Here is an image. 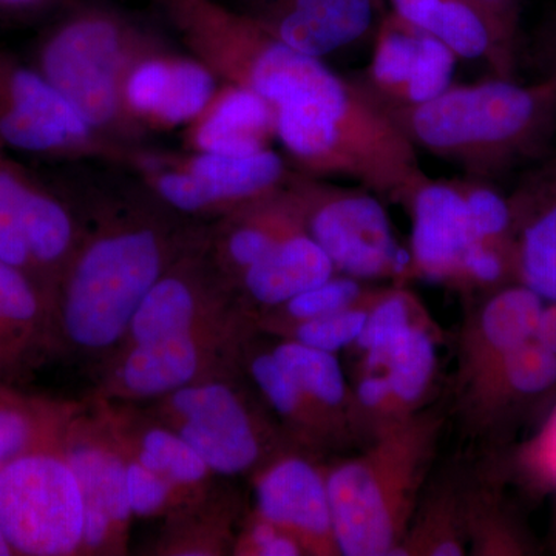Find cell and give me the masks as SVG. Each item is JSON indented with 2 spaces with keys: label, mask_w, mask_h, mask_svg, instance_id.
I'll return each instance as SVG.
<instances>
[{
  "label": "cell",
  "mask_w": 556,
  "mask_h": 556,
  "mask_svg": "<svg viewBox=\"0 0 556 556\" xmlns=\"http://www.w3.org/2000/svg\"><path fill=\"white\" fill-rule=\"evenodd\" d=\"M0 529L14 555H80L83 493L64 438L0 468Z\"/></svg>",
  "instance_id": "10"
},
{
  "label": "cell",
  "mask_w": 556,
  "mask_h": 556,
  "mask_svg": "<svg viewBox=\"0 0 556 556\" xmlns=\"http://www.w3.org/2000/svg\"><path fill=\"white\" fill-rule=\"evenodd\" d=\"M255 515L298 540L305 555H340L327 473L305 457L278 456L258 471Z\"/></svg>",
  "instance_id": "18"
},
{
  "label": "cell",
  "mask_w": 556,
  "mask_h": 556,
  "mask_svg": "<svg viewBox=\"0 0 556 556\" xmlns=\"http://www.w3.org/2000/svg\"><path fill=\"white\" fill-rule=\"evenodd\" d=\"M68 0H0V28L17 27L64 9Z\"/></svg>",
  "instance_id": "40"
},
{
  "label": "cell",
  "mask_w": 556,
  "mask_h": 556,
  "mask_svg": "<svg viewBox=\"0 0 556 556\" xmlns=\"http://www.w3.org/2000/svg\"><path fill=\"white\" fill-rule=\"evenodd\" d=\"M276 138L273 105L254 91L219 84L207 108L186 126L189 152L247 156L269 149Z\"/></svg>",
  "instance_id": "24"
},
{
  "label": "cell",
  "mask_w": 556,
  "mask_h": 556,
  "mask_svg": "<svg viewBox=\"0 0 556 556\" xmlns=\"http://www.w3.org/2000/svg\"><path fill=\"white\" fill-rule=\"evenodd\" d=\"M287 188L298 204L303 230L324 249L336 273L362 281L412 276L409 251L399 244L376 193L298 170L289 175Z\"/></svg>",
  "instance_id": "9"
},
{
  "label": "cell",
  "mask_w": 556,
  "mask_h": 556,
  "mask_svg": "<svg viewBox=\"0 0 556 556\" xmlns=\"http://www.w3.org/2000/svg\"><path fill=\"white\" fill-rule=\"evenodd\" d=\"M379 0H240L248 14L270 35L308 56L334 53L364 38Z\"/></svg>",
  "instance_id": "19"
},
{
  "label": "cell",
  "mask_w": 556,
  "mask_h": 556,
  "mask_svg": "<svg viewBox=\"0 0 556 556\" xmlns=\"http://www.w3.org/2000/svg\"><path fill=\"white\" fill-rule=\"evenodd\" d=\"M185 218L146 189L101 200L90 222H79L78 244L58 287V342L86 354L113 353L150 288L206 232Z\"/></svg>",
  "instance_id": "1"
},
{
  "label": "cell",
  "mask_w": 556,
  "mask_h": 556,
  "mask_svg": "<svg viewBox=\"0 0 556 556\" xmlns=\"http://www.w3.org/2000/svg\"><path fill=\"white\" fill-rule=\"evenodd\" d=\"M127 493L131 514L138 518L170 517L203 496L190 495L169 479L126 456Z\"/></svg>",
  "instance_id": "35"
},
{
  "label": "cell",
  "mask_w": 556,
  "mask_h": 556,
  "mask_svg": "<svg viewBox=\"0 0 556 556\" xmlns=\"http://www.w3.org/2000/svg\"><path fill=\"white\" fill-rule=\"evenodd\" d=\"M269 350L295 380L328 437H334L353 405L336 354L289 339L278 340Z\"/></svg>",
  "instance_id": "29"
},
{
  "label": "cell",
  "mask_w": 556,
  "mask_h": 556,
  "mask_svg": "<svg viewBox=\"0 0 556 556\" xmlns=\"http://www.w3.org/2000/svg\"><path fill=\"white\" fill-rule=\"evenodd\" d=\"M97 399L124 455L169 479L190 495H206L214 473L185 439L148 412L139 413L124 402Z\"/></svg>",
  "instance_id": "22"
},
{
  "label": "cell",
  "mask_w": 556,
  "mask_h": 556,
  "mask_svg": "<svg viewBox=\"0 0 556 556\" xmlns=\"http://www.w3.org/2000/svg\"><path fill=\"white\" fill-rule=\"evenodd\" d=\"M439 420L409 415L379 427L367 452L327 471L340 555H396L407 540Z\"/></svg>",
  "instance_id": "4"
},
{
  "label": "cell",
  "mask_w": 556,
  "mask_h": 556,
  "mask_svg": "<svg viewBox=\"0 0 556 556\" xmlns=\"http://www.w3.org/2000/svg\"><path fill=\"white\" fill-rule=\"evenodd\" d=\"M299 230H303L302 217L285 185L229 212L207 228V254L218 273L237 289L251 266Z\"/></svg>",
  "instance_id": "20"
},
{
  "label": "cell",
  "mask_w": 556,
  "mask_h": 556,
  "mask_svg": "<svg viewBox=\"0 0 556 556\" xmlns=\"http://www.w3.org/2000/svg\"><path fill=\"white\" fill-rule=\"evenodd\" d=\"M14 555L13 548L10 547L9 541L3 536L2 529H0V556Z\"/></svg>",
  "instance_id": "42"
},
{
  "label": "cell",
  "mask_w": 556,
  "mask_h": 556,
  "mask_svg": "<svg viewBox=\"0 0 556 556\" xmlns=\"http://www.w3.org/2000/svg\"><path fill=\"white\" fill-rule=\"evenodd\" d=\"M206 233L207 228L150 288L135 311L119 346L192 331L249 313L239 291L208 257Z\"/></svg>",
  "instance_id": "15"
},
{
  "label": "cell",
  "mask_w": 556,
  "mask_h": 556,
  "mask_svg": "<svg viewBox=\"0 0 556 556\" xmlns=\"http://www.w3.org/2000/svg\"><path fill=\"white\" fill-rule=\"evenodd\" d=\"M378 294L379 292H369L367 298L351 308L289 325V327L277 331L276 334L281 339L295 340L303 345L328 351V353H339L346 346L354 345L364 328L365 320H367L368 311Z\"/></svg>",
  "instance_id": "34"
},
{
  "label": "cell",
  "mask_w": 556,
  "mask_h": 556,
  "mask_svg": "<svg viewBox=\"0 0 556 556\" xmlns=\"http://www.w3.org/2000/svg\"><path fill=\"white\" fill-rule=\"evenodd\" d=\"M456 61L445 43L390 11L380 21L361 84L382 108H413L452 86Z\"/></svg>",
  "instance_id": "17"
},
{
  "label": "cell",
  "mask_w": 556,
  "mask_h": 556,
  "mask_svg": "<svg viewBox=\"0 0 556 556\" xmlns=\"http://www.w3.org/2000/svg\"><path fill=\"white\" fill-rule=\"evenodd\" d=\"M64 455L83 493L80 555L126 554L134 518L127 493L126 455L98 399L91 412L80 405L70 420Z\"/></svg>",
  "instance_id": "14"
},
{
  "label": "cell",
  "mask_w": 556,
  "mask_h": 556,
  "mask_svg": "<svg viewBox=\"0 0 556 556\" xmlns=\"http://www.w3.org/2000/svg\"><path fill=\"white\" fill-rule=\"evenodd\" d=\"M0 148L123 167L137 149L101 137L31 62L7 50H0Z\"/></svg>",
  "instance_id": "12"
},
{
  "label": "cell",
  "mask_w": 556,
  "mask_h": 556,
  "mask_svg": "<svg viewBox=\"0 0 556 556\" xmlns=\"http://www.w3.org/2000/svg\"><path fill=\"white\" fill-rule=\"evenodd\" d=\"M533 340L556 354V302L544 305Z\"/></svg>",
  "instance_id": "41"
},
{
  "label": "cell",
  "mask_w": 556,
  "mask_h": 556,
  "mask_svg": "<svg viewBox=\"0 0 556 556\" xmlns=\"http://www.w3.org/2000/svg\"><path fill=\"white\" fill-rule=\"evenodd\" d=\"M233 501L226 496H206L167 517L156 554L206 556L233 551Z\"/></svg>",
  "instance_id": "31"
},
{
  "label": "cell",
  "mask_w": 556,
  "mask_h": 556,
  "mask_svg": "<svg viewBox=\"0 0 556 556\" xmlns=\"http://www.w3.org/2000/svg\"><path fill=\"white\" fill-rule=\"evenodd\" d=\"M514 217L515 274L544 302H556V153L508 197Z\"/></svg>",
  "instance_id": "21"
},
{
  "label": "cell",
  "mask_w": 556,
  "mask_h": 556,
  "mask_svg": "<svg viewBox=\"0 0 556 556\" xmlns=\"http://www.w3.org/2000/svg\"><path fill=\"white\" fill-rule=\"evenodd\" d=\"M80 405L24 393L0 380V468L64 438Z\"/></svg>",
  "instance_id": "28"
},
{
  "label": "cell",
  "mask_w": 556,
  "mask_h": 556,
  "mask_svg": "<svg viewBox=\"0 0 556 556\" xmlns=\"http://www.w3.org/2000/svg\"><path fill=\"white\" fill-rule=\"evenodd\" d=\"M546 303L525 283L497 291L485 303L467 346L471 375H484L504 354L535 338Z\"/></svg>",
  "instance_id": "26"
},
{
  "label": "cell",
  "mask_w": 556,
  "mask_h": 556,
  "mask_svg": "<svg viewBox=\"0 0 556 556\" xmlns=\"http://www.w3.org/2000/svg\"><path fill=\"white\" fill-rule=\"evenodd\" d=\"M493 368L508 390L525 396L544 393L556 383V354L533 339L508 351Z\"/></svg>",
  "instance_id": "36"
},
{
  "label": "cell",
  "mask_w": 556,
  "mask_h": 556,
  "mask_svg": "<svg viewBox=\"0 0 556 556\" xmlns=\"http://www.w3.org/2000/svg\"><path fill=\"white\" fill-rule=\"evenodd\" d=\"M237 367L155 399L149 415L195 450L212 473L237 477L276 459L280 437L236 380Z\"/></svg>",
  "instance_id": "8"
},
{
  "label": "cell",
  "mask_w": 556,
  "mask_h": 556,
  "mask_svg": "<svg viewBox=\"0 0 556 556\" xmlns=\"http://www.w3.org/2000/svg\"><path fill=\"white\" fill-rule=\"evenodd\" d=\"M555 33H556V22H555Z\"/></svg>",
  "instance_id": "43"
},
{
  "label": "cell",
  "mask_w": 556,
  "mask_h": 556,
  "mask_svg": "<svg viewBox=\"0 0 556 556\" xmlns=\"http://www.w3.org/2000/svg\"><path fill=\"white\" fill-rule=\"evenodd\" d=\"M127 169L138 175L142 188L182 217L215 219L283 188L292 172L273 149L230 156L137 148Z\"/></svg>",
  "instance_id": "11"
},
{
  "label": "cell",
  "mask_w": 556,
  "mask_h": 556,
  "mask_svg": "<svg viewBox=\"0 0 556 556\" xmlns=\"http://www.w3.org/2000/svg\"><path fill=\"white\" fill-rule=\"evenodd\" d=\"M416 149L466 172L500 177L540 159L556 134V65L533 84L495 78L452 86L413 108H383Z\"/></svg>",
  "instance_id": "3"
},
{
  "label": "cell",
  "mask_w": 556,
  "mask_h": 556,
  "mask_svg": "<svg viewBox=\"0 0 556 556\" xmlns=\"http://www.w3.org/2000/svg\"><path fill=\"white\" fill-rule=\"evenodd\" d=\"M412 212V276L453 287H495L515 273L508 199L478 178L428 179Z\"/></svg>",
  "instance_id": "5"
},
{
  "label": "cell",
  "mask_w": 556,
  "mask_h": 556,
  "mask_svg": "<svg viewBox=\"0 0 556 556\" xmlns=\"http://www.w3.org/2000/svg\"><path fill=\"white\" fill-rule=\"evenodd\" d=\"M489 24L493 50L489 65L495 78L514 79L517 68L521 0H470Z\"/></svg>",
  "instance_id": "38"
},
{
  "label": "cell",
  "mask_w": 556,
  "mask_h": 556,
  "mask_svg": "<svg viewBox=\"0 0 556 556\" xmlns=\"http://www.w3.org/2000/svg\"><path fill=\"white\" fill-rule=\"evenodd\" d=\"M222 80L193 56L172 53L163 40L127 68L121 89L124 115L135 137L186 127L207 108Z\"/></svg>",
  "instance_id": "16"
},
{
  "label": "cell",
  "mask_w": 556,
  "mask_h": 556,
  "mask_svg": "<svg viewBox=\"0 0 556 556\" xmlns=\"http://www.w3.org/2000/svg\"><path fill=\"white\" fill-rule=\"evenodd\" d=\"M434 369L437 348L422 324L362 354V371L380 372L386 378L396 419L415 412L433 382Z\"/></svg>",
  "instance_id": "27"
},
{
  "label": "cell",
  "mask_w": 556,
  "mask_h": 556,
  "mask_svg": "<svg viewBox=\"0 0 556 556\" xmlns=\"http://www.w3.org/2000/svg\"><path fill=\"white\" fill-rule=\"evenodd\" d=\"M388 3L391 13L441 40L457 60L490 61L492 33L470 0H388Z\"/></svg>",
  "instance_id": "30"
},
{
  "label": "cell",
  "mask_w": 556,
  "mask_h": 556,
  "mask_svg": "<svg viewBox=\"0 0 556 556\" xmlns=\"http://www.w3.org/2000/svg\"><path fill=\"white\" fill-rule=\"evenodd\" d=\"M159 36L104 3H78L40 35L31 64L109 141L139 148L124 115L127 68Z\"/></svg>",
  "instance_id": "6"
},
{
  "label": "cell",
  "mask_w": 556,
  "mask_h": 556,
  "mask_svg": "<svg viewBox=\"0 0 556 556\" xmlns=\"http://www.w3.org/2000/svg\"><path fill=\"white\" fill-rule=\"evenodd\" d=\"M336 268L324 249L305 230L292 233L240 278L241 300L249 309L276 308L285 302L325 283Z\"/></svg>",
  "instance_id": "25"
},
{
  "label": "cell",
  "mask_w": 556,
  "mask_h": 556,
  "mask_svg": "<svg viewBox=\"0 0 556 556\" xmlns=\"http://www.w3.org/2000/svg\"><path fill=\"white\" fill-rule=\"evenodd\" d=\"M232 552L248 556L305 555L298 540L255 514L243 527L239 538H236Z\"/></svg>",
  "instance_id": "39"
},
{
  "label": "cell",
  "mask_w": 556,
  "mask_h": 556,
  "mask_svg": "<svg viewBox=\"0 0 556 556\" xmlns=\"http://www.w3.org/2000/svg\"><path fill=\"white\" fill-rule=\"evenodd\" d=\"M248 314L192 331L124 343L113 351L97 397L155 401L179 388L237 367L249 338Z\"/></svg>",
  "instance_id": "13"
},
{
  "label": "cell",
  "mask_w": 556,
  "mask_h": 556,
  "mask_svg": "<svg viewBox=\"0 0 556 556\" xmlns=\"http://www.w3.org/2000/svg\"><path fill=\"white\" fill-rule=\"evenodd\" d=\"M36 182L35 175L0 148V260L31 278L27 226Z\"/></svg>",
  "instance_id": "32"
},
{
  "label": "cell",
  "mask_w": 556,
  "mask_h": 556,
  "mask_svg": "<svg viewBox=\"0 0 556 556\" xmlns=\"http://www.w3.org/2000/svg\"><path fill=\"white\" fill-rule=\"evenodd\" d=\"M276 138L298 172L354 179L382 200L407 206L428 181L416 146L365 90L327 70L302 93L274 108Z\"/></svg>",
  "instance_id": "2"
},
{
  "label": "cell",
  "mask_w": 556,
  "mask_h": 556,
  "mask_svg": "<svg viewBox=\"0 0 556 556\" xmlns=\"http://www.w3.org/2000/svg\"><path fill=\"white\" fill-rule=\"evenodd\" d=\"M193 58L222 83L260 94L273 109L327 72L318 58L291 49L240 10L218 0H155Z\"/></svg>",
  "instance_id": "7"
},
{
  "label": "cell",
  "mask_w": 556,
  "mask_h": 556,
  "mask_svg": "<svg viewBox=\"0 0 556 556\" xmlns=\"http://www.w3.org/2000/svg\"><path fill=\"white\" fill-rule=\"evenodd\" d=\"M56 342L50 300L24 270L0 260V380L14 383Z\"/></svg>",
  "instance_id": "23"
},
{
  "label": "cell",
  "mask_w": 556,
  "mask_h": 556,
  "mask_svg": "<svg viewBox=\"0 0 556 556\" xmlns=\"http://www.w3.org/2000/svg\"><path fill=\"white\" fill-rule=\"evenodd\" d=\"M419 311V303L404 289L379 292L354 346H357L362 354L382 346L405 329L420 324L416 317Z\"/></svg>",
  "instance_id": "37"
},
{
  "label": "cell",
  "mask_w": 556,
  "mask_h": 556,
  "mask_svg": "<svg viewBox=\"0 0 556 556\" xmlns=\"http://www.w3.org/2000/svg\"><path fill=\"white\" fill-rule=\"evenodd\" d=\"M368 294L369 291L364 288L362 280L336 274L325 283L295 295L283 305L263 311L265 316L260 318L258 327L270 334H276L277 331L289 327V325L351 308L361 303Z\"/></svg>",
  "instance_id": "33"
}]
</instances>
